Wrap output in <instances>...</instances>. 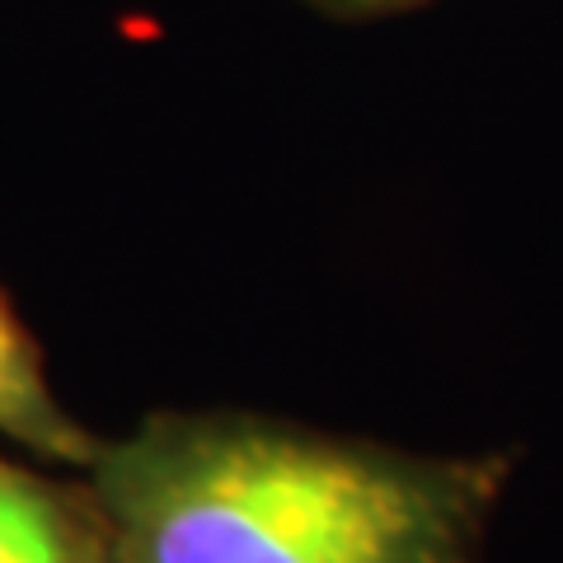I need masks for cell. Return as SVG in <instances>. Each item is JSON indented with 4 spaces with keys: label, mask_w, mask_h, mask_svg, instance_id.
Here are the masks:
<instances>
[{
    "label": "cell",
    "mask_w": 563,
    "mask_h": 563,
    "mask_svg": "<svg viewBox=\"0 0 563 563\" xmlns=\"http://www.w3.org/2000/svg\"><path fill=\"white\" fill-rule=\"evenodd\" d=\"M507 455H422L263 413H151L80 470L109 563H484Z\"/></svg>",
    "instance_id": "1"
},
{
    "label": "cell",
    "mask_w": 563,
    "mask_h": 563,
    "mask_svg": "<svg viewBox=\"0 0 563 563\" xmlns=\"http://www.w3.org/2000/svg\"><path fill=\"white\" fill-rule=\"evenodd\" d=\"M0 563H109L85 479L66 484L0 455Z\"/></svg>",
    "instance_id": "2"
},
{
    "label": "cell",
    "mask_w": 563,
    "mask_h": 563,
    "mask_svg": "<svg viewBox=\"0 0 563 563\" xmlns=\"http://www.w3.org/2000/svg\"><path fill=\"white\" fill-rule=\"evenodd\" d=\"M0 437L47 465H66L76 474L95 461L99 446V437L52 390L38 333L24 324L5 287H0Z\"/></svg>",
    "instance_id": "3"
},
{
    "label": "cell",
    "mask_w": 563,
    "mask_h": 563,
    "mask_svg": "<svg viewBox=\"0 0 563 563\" xmlns=\"http://www.w3.org/2000/svg\"><path fill=\"white\" fill-rule=\"evenodd\" d=\"M314 5L329 14H390V10L413 5V0H314Z\"/></svg>",
    "instance_id": "4"
}]
</instances>
